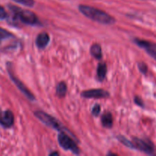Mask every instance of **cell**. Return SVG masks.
<instances>
[{"mask_svg":"<svg viewBox=\"0 0 156 156\" xmlns=\"http://www.w3.org/2000/svg\"><path fill=\"white\" fill-rule=\"evenodd\" d=\"M138 68L140 71L143 74H146L148 71V66L146 63L144 62H139L138 63Z\"/></svg>","mask_w":156,"mask_h":156,"instance_id":"obj_18","label":"cell"},{"mask_svg":"<svg viewBox=\"0 0 156 156\" xmlns=\"http://www.w3.org/2000/svg\"><path fill=\"white\" fill-rule=\"evenodd\" d=\"M7 69L11 79H12V82L15 83V85L18 87V89L24 94V95H25V97L27 98L28 100L34 101L35 100V97L34 96V94L29 91L28 88L24 85V83H23L18 77H16V76H15V74H14L13 73V70H12V66L10 62H8L7 63Z\"/></svg>","mask_w":156,"mask_h":156,"instance_id":"obj_5","label":"cell"},{"mask_svg":"<svg viewBox=\"0 0 156 156\" xmlns=\"http://www.w3.org/2000/svg\"><path fill=\"white\" fill-rule=\"evenodd\" d=\"M79 10L82 15L96 22L104 24H113L115 23V18H113L107 12L97 8L86 5H80L79 6Z\"/></svg>","mask_w":156,"mask_h":156,"instance_id":"obj_1","label":"cell"},{"mask_svg":"<svg viewBox=\"0 0 156 156\" xmlns=\"http://www.w3.org/2000/svg\"><path fill=\"white\" fill-rule=\"evenodd\" d=\"M108 69L105 63H99L97 69V78L99 81H103L107 75Z\"/></svg>","mask_w":156,"mask_h":156,"instance_id":"obj_11","label":"cell"},{"mask_svg":"<svg viewBox=\"0 0 156 156\" xmlns=\"http://www.w3.org/2000/svg\"><path fill=\"white\" fill-rule=\"evenodd\" d=\"M134 42H135L140 47L146 50V51L147 52L150 56H152V57L156 54V44H155V43L150 42V41H145V40L138 39V38L134 39Z\"/></svg>","mask_w":156,"mask_h":156,"instance_id":"obj_8","label":"cell"},{"mask_svg":"<svg viewBox=\"0 0 156 156\" xmlns=\"http://www.w3.org/2000/svg\"><path fill=\"white\" fill-rule=\"evenodd\" d=\"M8 18V13L3 7L0 5V20H4Z\"/></svg>","mask_w":156,"mask_h":156,"instance_id":"obj_19","label":"cell"},{"mask_svg":"<svg viewBox=\"0 0 156 156\" xmlns=\"http://www.w3.org/2000/svg\"><path fill=\"white\" fill-rule=\"evenodd\" d=\"M101 123L103 126L107 128L112 127L113 125V117L112 114L109 112L105 113L101 117Z\"/></svg>","mask_w":156,"mask_h":156,"instance_id":"obj_13","label":"cell"},{"mask_svg":"<svg viewBox=\"0 0 156 156\" xmlns=\"http://www.w3.org/2000/svg\"><path fill=\"white\" fill-rule=\"evenodd\" d=\"M34 115L35 117H37L42 123H44V124L47 125V126L52 127L53 129H56V130L59 131V132H62V131L63 130H68V129L66 127H64V126L61 124V123H59L56 118L52 117L50 114H47V113L44 112V111H35Z\"/></svg>","mask_w":156,"mask_h":156,"instance_id":"obj_3","label":"cell"},{"mask_svg":"<svg viewBox=\"0 0 156 156\" xmlns=\"http://www.w3.org/2000/svg\"><path fill=\"white\" fill-rule=\"evenodd\" d=\"M58 142L61 147L65 150H70L73 153L79 155L80 153L79 147L77 146L74 140L70 138L65 132H59L58 135Z\"/></svg>","mask_w":156,"mask_h":156,"instance_id":"obj_4","label":"cell"},{"mask_svg":"<svg viewBox=\"0 0 156 156\" xmlns=\"http://www.w3.org/2000/svg\"><path fill=\"white\" fill-rule=\"evenodd\" d=\"M59 155V153L56 152H51V153L50 154V155Z\"/></svg>","mask_w":156,"mask_h":156,"instance_id":"obj_22","label":"cell"},{"mask_svg":"<svg viewBox=\"0 0 156 156\" xmlns=\"http://www.w3.org/2000/svg\"><path fill=\"white\" fill-rule=\"evenodd\" d=\"M90 53L91 56L97 59H100L102 58V50L101 47L98 44H93L90 49Z\"/></svg>","mask_w":156,"mask_h":156,"instance_id":"obj_12","label":"cell"},{"mask_svg":"<svg viewBox=\"0 0 156 156\" xmlns=\"http://www.w3.org/2000/svg\"><path fill=\"white\" fill-rule=\"evenodd\" d=\"M67 91V86L66 84L63 82H59L56 86V94L59 97L63 98L66 95Z\"/></svg>","mask_w":156,"mask_h":156,"instance_id":"obj_14","label":"cell"},{"mask_svg":"<svg viewBox=\"0 0 156 156\" xmlns=\"http://www.w3.org/2000/svg\"><path fill=\"white\" fill-rule=\"evenodd\" d=\"M100 112H101V106H100V105H94V107L93 108V109H92L93 115H94V116L99 115Z\"/></svg>","mask_w":156,"mask_h":156,"instance_id":"obj_20","label":"cell"},{"mask_svg":"<svg viewBox=\"0 0 156 156\" xmlns=\"http://www.w3.org/2000/svg\"><path fill=\"white\" fill-rule=\"evenodd\" d=\"M134 101H135V103L137 105H139V106L144 107V104H143V100H142L140 97H138V96H135V98H134Z\"/></svg>","mask_w":156,"mask_h":156,"instance_id":"obj_21","label":"cell"},{"mask_svg":"<svg viewBox=\"0 0 156 156\" xmlns=\"http://www.w3.org/2000/svg\"><path fill=\"white\" fill-rule=\"evenodd\" d=\"M153 57H154V58H155V59H156V54L155 55V56H153Z\"/></svg>","mask_w":156,"mask_h":156,"instance_id":"obj_23","label":"cell"},{"mask_svg":"<svg viewBox=\"0 0 156 156\" xmlns=\"http://www.w3.org/2000/svg\"><path fill=\"white\" fill-rule=\"evenodd\" d=\"M13 37L12 33L9 31V30H5V29L2 28V27H0V42H1L2 40L8 39L9 37Z\"/></svg>","mask_w":156,"mask_h":156,"instance_id":"obj_16","label":"cell"},{"mask_svg":"<svg viewBox=\"0 0 156 156\" xmlns=\"http://www.w3.org/2000/svg\"><path fill=\"white\" fill-rule=\"evenodd\" d=\"M82 96L85 98H104L110 96V94L106 90L101 88H94L82 91Z\"/></svg>","mask_w":156,"mask_h":156,"instance_id":"obj_7","label":"cell"},{"mask_svg":"<svg viewBox=\"0 0 156 156\" xmlns=\"http://www.w3.org/2000/svg\"><path fill=\"white\" fill-rule=\"evenodd\" d=\"M50 42V36L47 32H42L39 34L36 38V45L37 46L38 48L44 49Z\"/></svg>","mask_w":156,"mask_h":156,"instance_id":"obj_10","label":"cell"},{"mask_svg":"<svg viewBox=\"0 0 156 156\" xmlns=\"http://www.w3.org/2000/svg\"><path fill=\"white\" fill-rule=\"evenodd\" d=\"M117 140H118L119 141L122 143V144H123L124 146H126V147L130 148V149H134L133 143V142L128 140L127 139L125 138V137L123 136H117Z\"/></svg>","mask_w":156,"mask_h":156,"instance_id":"obj_15","label":"cell"},{"mask_svg":"<svg viewBox=\"0 0 156 156\" xmlns=\"http://www.w3.org/2000/svg\"><path fill=\"white\" fill-rule=\"evenodd\" d=\"M134 149H136L141 152H145L149 155H153L154 147L151 143H149L146 140H141L139 138H133V140Z\"/></svg>","mask_w":156,"mask_h":156,"instance_id":"obj_6","label":"cell"},{"mask_svg":"<svg viewBox=\"0 0 156 156\" xmlns=\"http://www.w3.org/2000/svg\"><path fill=\"white\" fill-rule=\"evenodd\" d=\"M13 1L27 7H33L35 4L34 0H13Z\"/></svg>","mask_w":156,"mask_h":156,"instance_id":"obj_17","label":"cell"},{"mask_svg":"<svg viewBox=\"0 0 156 156\" xmlns=\"http://www.w3.org/2000/svg\"><path fill=\"white\" fill-rule=\"evenodd\" d=\"M9 9L12 12L13 18L16 21L28 25H37L41 24L37 15L33 12L22 9L15 5H9Z\"/></svg>","mask_w":156,"mask_h":156,"instance_id":"obj_2","label":"cell"},{"mask_svg":"<svg viewBox=\"0 0 156 156\" xmlns=\"http://www.w3.org/2000/svg\"><path fill=\"white\" fill-rule=\"evenodd\" d=\"M14 114L9 110L0 112V125L3 127L9 128L14 124Z\"/></svg>","mask_w":156,"mask_h":156,"instance_id":"obj_9","label":"cell"}]
</instances>
